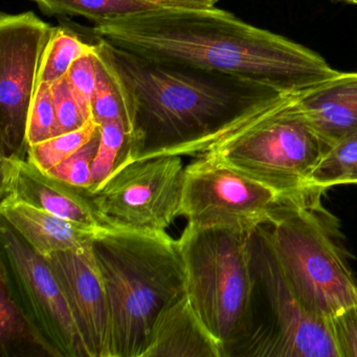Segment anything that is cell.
<instances>
[{"mask_svg": "<svg viewBox=\"0 0 357 357\" xmlns=\"http://www.w3.org/2000/svg\"><path fill=\"white\" fill-rule=\"evenodd\" d=\"M54 29L33 12L0 15V158H28L29 114Z\"/></svg>", "mask_w": 357, "mask_h": 357, "instance_id": "52a82bcc", "label": "cell"}, {"mask_svg": "<svg viewBox=\"0 0 357 357\" xmlns=\"http://www.w3.org/2000/svg\"><path fill=\"white\" fill-rule=\"evenodd\" d=\"M47 15L80 16L93 24L118 20L158 6L143 0H31Z\"/></svg>", "mask_w": 357, "mask_h": 357, "instance_id": "d6986e66", "label": "cell"}, {"mask_svg": "<svg viewBox=\"0 0 357 357\" xmlns=\"http://www.w3.org/2000/svg\"><path fill=\"white\" fill-rule=\"evenodd\" d=\"M252 231L188 225L177 240L188 296L225 357L241 349L252 326Z\"/></svg>", "mask_w": 357, "mask_h": 357, "instance_id": "5b68a950", "label": "cell"}, {"mask_svg": "<svg viewBox=\"0 0 357 357\" xmlns=\"http://www.w3.org/2000/svg\"><path fill=\"white\" fill-rule=\"evenodd\" d=\"M338 185H357V132L326 151L311 174L307 188L325 191Z\"/></svg>", "mask_w": 357, "mask_h": 357, "instance_id": "44dd1931", "label": "cell"}, {"mask_svg": "<svg viewBox=\"0 0 357 357\" xmlns=\"http://www.w3.org/2000/svg\"><path fill=\"white\" fill-rule=\"evenodd\" d=\"M252 265L273 314V333L250 350L256 356L338 357L329 319L315 317L286 281L258 227L252 233Z\"/></svg>", "mask_w": 357, "mask_h": 357, "instance_id": "8fae6325", "label": "cell"}, {"mask_svg": "<svg viewBox=\"0 0 357 357\" xmlns=\"http://www.w3.org/2000/svg\"><path fill=\"white\" fill-rule=\"evenodd\" d=\"M329 325L338 357H357V304L332 315Z\"/></svg>", "mask_w": 357, "mask_h": 357, "instance_id": "83f0119b", "label": "cell"}, {"mask_svg": "<svg viewBox=\"0 0 357 357\" xmlns=\"http://www.w3.org/2000/svg\"><path fill=\"white\" fill-rule=\"evenodd\" d=\"M53 271L89 357H105L109 311L93 242L45 258Z\"/></svg>", "mask_w": 357, "mask_h": 357, "instance_id": "7c38bea8", "label": "cell"}, {"mask_svg": "<svg viewBox=\"0 0 357 357\" xmlns=\"http://www.w3.org/2000/svg\"><path fill=\"white\" fill-rule=\"evenodd\" d=\"M296 97L327 150L357 132V73H340Z\"/></svg>", "mask_w": 357, "mask_h": 357, "instance_id": "5bb4252c", "label": "cell"}, {"mask_svg": "<svg viewBox=\"0 0 357 357\" xmlns=\"http://www.w3.org/2000/svg\"><path fill=\"white\" fill-rule=\"evenodd\" d=\"M340 1H344V3H356V0H340Z\"/></svg>", "mask_w": 357, "mask_h": 357, "instance_id": "f546056e", "label": "cell"}, {"mask_svg": "<svg viewBox=\"0 0 357 357\" xmlns=\"http://www.w3.org/2000/svg\"><path fill=\"white\" fill-rule=\"evenodd\" d=\"M59 135L52 85L39 83L36 96L29 114L28 133H26L29 147Z\"/></svg>", "mask_w": 357, "mask_h": 357, "instance_id": "cb8c5ba5", "label": "cell"}, {"mask_svg": "<svg viewBox=\"0 0 357 357\" xmlns=\"http://www.w3.org/2000/svg\"><path fill=\"white\" fill-rule=\"evenodd\" d=\"M98 45L114 66L132 119L129 162L196 156L257 112L288 96L234 75L158 61Z\"/></svg>", "mask_w": 357, "mask_h": 357, "instance_id": "6da1fadb", "label": "cell"}, {"mask_svg": "<svg viewBox=\"0 0 357 357\" xmlns=\"http://www.w3.org/2000/svg\"><path fill=\"white\" fill-rule=\"evenodd\" d=\"M143 357H225L187 292L160 313Z\"/></svg>", "mask_w": 357, "mask_h": 357, "instance_id": "9a60e30c", "label": "cell"}, {"mask_svg": "<svg viewBox=\"0 0 357 357\" xmlns=\"http://www.w3.org/2000/svg\"><path fill=\"white\" fill-rule=\"evenodd\" d=\"M95 49L75 61L66 75L70 89L78 100L85 116L93 119V103L96 91Z\"/></svg>", "mask_w": 357, "mask_h": 357, "instance_id": "484cf974", "label": "cell"}, {"mask_svg": "<svg viewBox=\"0 0 357 357\" xmlns=\"http://www.w3.org/2000/svg\"><path fill=\"white\" fill-rule=\"evenodd\" d=\"M101 125L91 119L81 128L70 132L62 133L41 143L30 146L28 150V160L33 165L50 172L68 160L75 152L91 139Z\"/></svg>", "mask_w": 357, "mask_h": 357, "instance_id": "603a6c76", "label": "cell"}, {"mask_svg": "<svg viewBox=\"0 0 357 357\" xmlns=\"http://www.w3.org/2000/svg\"><path fill=\"white\" fill-rule=\"evenodd\" d=\"M282 196L210 155L185 169L181 216L196 227L250 231L264 222Z\"/></svg>", "mask_w": 357, "mask_h": 357, "instance_id": "ba28073f", "label": "cell"}, {"mask_svg": "<svg viewBox=\"0 0 357 357\" xmlns=\"http://www.w3.org/2000/svg\"><path fill=\"white\" fill-rule=\"evenodd\" d=\"M185 169L177 155L135 160L95 194L96 202L116 227L166 231L181 216Z\"/></svg>", "mask_w": 357, "mask_h": 357, "instance_id": "9c48e42d", "label": "cell"}, {"mask_svg": "<svg viewBox=\"0 0 357 357\" xmlns=\"http://www.w3.org/2000/svg\"><path fill=\"white\" fill-rule=\"evenodd\" d=\"M52 93L60 135L77 130L89 122L66 77L52 84Z\"/></svg>", "mask_w": 357, "mask_h": 357, "instance_id": "4316f807", "label": "cell"}, {"mask_svg": "<svg viewBox=\"0 0 357 357\" xmlns=\"http://www.w3.org/2000/svg\"><path fill=\"white\" fill-rule=\"evenodd\" d=\"M0 268L1 357H60L24 310L3 260Z\"/></svg>", "mask_w": 357, "mask_h": 357, "instance_id": "e0dca14e", "label": "cell"}, {"mask_svg": "<svg viewBox=\"0 0 357 357\" xmlns=\"http://www.w3.org/2000/svg\"><path fill=\"white\" fill-rule=\"evenodd\" d=\"M93 250L109 311L105 357H143L160 313L187 292L177 240L166 231L116 227L99 231Z\"/></svg>", "mask_w": 357, "mask_h": 357, "instance_id": "3957f363", "label": "cell"}, {"mask_svg": "<svg viewBox=\"0 0 357 357\" xmlns=\"http://www.w3.org/2000/svg\"><path fill=\"white\" fill-rule=\"evenodd\" d=\"M0 214L43 258L91 243L101 231L14 200H1Z\"/></svg>", "mask_w": 357, "mask_h": 357, "instance_id": "2e32d148", "label": "cell"}, {"mask_svg": "<svg viewBox=\"0 0 357 357\" xmlns=\"http://www.w3.org/2000/svg\"><path fill=\"white\" fill-rule=\"evenodd\" d=\"M324 192L306 188L282 196L257 227L305 307L315 317L329 319L357 304V281L338 221L321 204Z\"/></svg>", "mask_w": 357, "mask_h": 357, "instance_id": "277c9868", "label": "cell"}, {"mask_svg": "<svg viewBox=\"0 0 357 357\" xmlns=\"http://www.w3.org/2000/svg\"><path fill=\"white\" fill-rule=\"evenodd\" d=\"M131 135L121 122L101 125V141L91 166V193L96 194L123 167L128 165Z\"/></svg>", "mask_w": 357, "mask_h": 357, "instance_id": "ffe728a7", "label": "cell"}, {"mask_svg": "<svg viewBox=\"0 0 357 357\" xmlns=\"http://www.w3.org/2000/svg\"><path fill=\"white\" fill-rule=\"evenodd\" d=\"M96 91L93 103V120L102 125L110 121L124 124L132 131V119L120 79L106 54L98 43L95 45Z\"/></svg>", "mask_w": 357, "mask_h": 357, "instance_id": "ac0fdd59", "label": "cell"}, {"mask_svg": "<svg viewBox=\"0 0 357 357\" xmlns=\"http://www.w3.org/2000/svg\"><path fill=\"white\" fill-rule=\"evenodd\" d=\"M93 49L95 45L84 43L70 29L56 26L43 53L38 83L52 85L64 78L75 61Z\"/></svg>", "mask_w": 357, "mask_h": 357, "instance_id": "7402d4cb", "label": "cell"}, {"mask_svg": "<svg viewBox=\"0 0 357 357\" xmlns=\"http://www.w3.org/2000/svg\"><path fill=\"white\" fill-rule=\"evenodd\" d=\"M93 33L143 57L234 75L286 96L340 73L315 52L216 7H160L93 24Z\"/></svg>", "mask_w": 357, "mask_h": 357, "instance_id": "7a4b0ae2", "label": "cell"}, {"mask_svg": "<svg viewBox=\"0 0 357 357\" xmlns=\"http://www.w3.org/2000/svg\"><path fill=\"white\" fill-rule=\"evenodd\" d=\"M1 260L33 323L60 357H89L61 287L43 257L1 219Z\"/></svg>", "mask_w": 357, "mask_h": 357, "instance_id": "30bf717a", "label": "cell"}, {"mask_svg": "<svg viewBox=\"0 0 357 357\" xmlns=\"http://www.w3.org/2000/svg\"><path fill=\"white\" fill-rule=\"evenodd\" d=\"M355 5H357V0H356V3H355Z\"/></svg>", "mask_w": 357, "mask_h": 357, "instance_id": "4dcf8cb0", "label": "cell"}, {"mask_svg": "<svg viewBox=\"0 0 357 357\" xmlns=\"http://www.w3.org/2000/svg\"><path fill=\"white\" fill-rule=\"evenodd\" d=\"M100 141H101V126L78 151L75 152L68 160H64L62 164L52 169L47 173L70 185L91 191V166L99 149Z\"/></svg>", "mask_w": 357, "mask_h": 357, "instance_id": "d4e9b609", "label": "cell"}, {"mask_svg": "<svg viewBox=\"0 0 357 357\" xmlns=\"http://www.w3.org/2000/svg\"><path fill=\"white\" fill-rule=\"evenodd\" d=\"M1 200L22 202L98 229L116 227L95 194L37 168L28 158H0Z\"/></svg>", "mask_w": 357, "mask_h": 357, "instance_id": "4fadbf2b", "label": "cell"}, {"mask_svg": "<svg viewBox=\"0 0 357 357\" xmlns=\"http://www.w3.org/2000/svg\"><path fill=\"white\" fill-rule=\"evenodd\" d=\"M326 151L296 96H288L238 125L200 155L212 156L288 196L306 189Z\"/></svg>", "mask_w": 357, "mask_h": 357, "instance_id": "8992f818", "label": "cell"}, {"mask_svg": "<svg viewBox=\"0 0 357 357\" xmlns=\"http://www.w3.org/2000/svg\"><path fill=\"white\" fill-rule=\"evenodd\" d=\"M158 7H215L218 0H143Z\"/></svg>", "mask_w": 357, "mask_h": 357, "instance_id": "f1b7e54d", "label": "cell"}]
</instances>
